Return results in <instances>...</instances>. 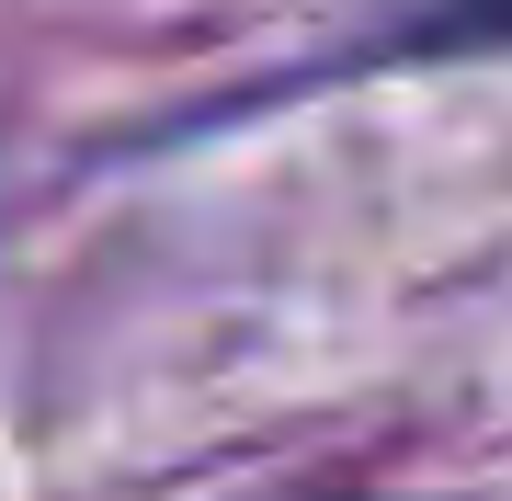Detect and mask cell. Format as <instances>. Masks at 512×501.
Listing matches in <instances>:
<instances>
[{
    "label": "cell",
    "instance_id": "cell-1",
    "mask_svg": "<svg viewBox=\"0 0 512 501\" xmlns=\"http://www.w3.org/2000/svg\"><path fill=\"white\" fill-rule=\"evenodd\" d=\"M512 46V0H376L342 35V69H433V57H490Z\"/></svg>",
    "mask_w": 512,
    "mask_h": 501
}]
</instances>
